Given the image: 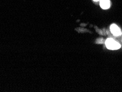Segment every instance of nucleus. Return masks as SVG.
Instances as JSON below:
<instances>
[{
  "mask_svg": "<svg viewBox=\"0 0 122 92\" xmlns=\"http://www.w3.org/2000/svg\"><path fill=\"white\" fill-rule=\"evenodd\" d=\"M106 45L110 50H117L121 48V45L112 38L107 39L106 41Z\"/></svg>",
  "mask_w": 122,
  "mask_h": 92,
  "instance_id": "obj_1",
  "label": "nucleus"
},
{
  "mask_svg": "<svg viewBox=\"0 0 122 92\" xmlns=\"http://www.w3.org/2000/svg\"><path fill=\"white\" fill-rule=\"evenodd\" d=\"M111 31L112 33L115 36H118L121 34V31L119 27L117 26L116 24H112L111 26Z\"/></svg>",
  "mask_w": 122,
  "mask_h": 92,
  "instance_id": "obj_2",
  "label": "nucleus"
},
{
  "mask_svg": "<svg viewBox=\"0 0 122 92\" xmlns=\"http://www.w3.org/2000/svg\"><path fill=\"white\" fill-rule=\"evenodd\" d=\"M100 6L103 9H108L110 7L109 0H100Z\"/></svg>",
  "mask_w": 122,
  "mask_h": 92,
  "instance_id": "obj_3",
  "label": "nucleus"
},
{
  "mask_svg": "<svg viewBox=\"0 0 122 92\" xmlns=\"http://www.w3.org/2000/svg\"><path fill=\"white\" fill-rule=\"evenodd\" d=\"M95 1H100V0H94Z\"/></svg>",
  "mask_w": 122,
  "mask_h": 92,
  "instance_id": "obj_4",
  "label": "nucleus"
}]
</instances>
